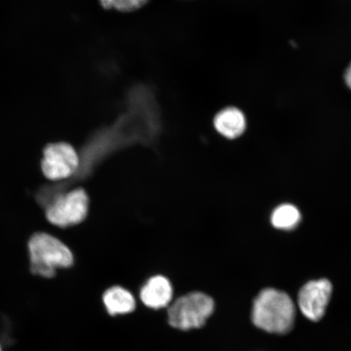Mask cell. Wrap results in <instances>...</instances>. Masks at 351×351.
<instances>
[{"instance_id": "obj_4", "label": "cell", "mask_w": 351, "mask_h": 351, "mask_svg": "<svg viewBox=\"0 0 351 351\" xmlns=\"http://www.w3.org/2000/svg\"><path fill=\"white\" fill-rule=\"evenodd\" d=\"M89 197L82 188L60 196L47 210V218L53 225L69 227L84 221L89 210Z\"/></svg>"}, {"instance_id": "obj_13", "label": "cell", "mask_w": 351, "mask_h": 351, "mask_svg": "<svg viewBox=\"0 0 351 351\" xmlns=\"http://www.w3.org/2000/svg\"><path fill=\"white\" fill-rule=\"evenodd\" d=\"M0 351H2L1 345H0Z\"/></svg>"}, {"instance_id": "obj_5", "label": "cell", "mask_w": 351, "mask_h": 351, "mask_svg": "<svg viewBox=\"0 0 351 351\" xmlns=\"http://www.w3.org/2000/svg\"><path fill=\"white\" fill-rule=\"evenodd\" d=\"M79 158L75 149L66 143L48 145L43 151L42 170L45 177L58 181L70 177L77 170Z\"/></svg>"}, {"instance_id": "obj_10", "label": "cell", "mask_w": 351, "mask_h": 351, "mask_svg": "<svg viewBox=\"0 0 351 351\" xmlns=\"http://www.w3.org/2000/svg\"><path fill=\"white\" fill-rule=\"evenodd\" d=\"M301 221L300 210L292 204H282L276 208L271 216V223L276 229L291 230Z\"/></svg>"}, {"instance_id": "obj_7", "label": "cell", "mask_w": 351, "mask_h": 351, "mask_svg": "<svg viewBox=\"0 0 351 351\" xmlns=\"http://www.w3.org/2000/svg\"><path fill=\"white\" fill-rule=\"evenodd\" d=\"M174 298L172 283L163 275H156L149 278L140 289L138 300L147 308L162 310L167 308Z\"/></svg>"}, {"instance_id": "obj_6", "label": "cell", "mask_w": 351, "mask_h": 351, "mask_svg": "<svg viewBox=\"0 0 351 351\" xmlns=\"http://www.w3.org/2000/svg\"><path fill=\"white\" fill-rule=\"evenodd\" d=\"M332 287L327 279L311 280L298 293V302L302 315L317 322L326 314L332 295Z\"/></svg>"}, {"instance_id": "obj_1", "label": "cell", "mask_w": 351, "mask_h": 351, "mask_svg": "<svg viewBox=\"0 0 351 351\" xmlns=\"http://www.w3.org/2000/svg\"><path fill=\"white\" fill-rule=\"evenodd\" d=\"M295 306L287 293L265 288L254 297L251 313L253 326L269 335H285L295 324Z\"/></svg>"}, {"instance_id": "obj_12", "label": "cell", "mask_w": 351, "mask_h": 351, "mask_svg": "<svg viewBox=\"0 0 351 351\" xmlns=\"http://www.w3.org/2000/svg\"><path fill=\"white\" fill-rule=\"evenodd\" d=\"M344 79L346 86L351 90V63L346 70Z\"/></svg>"}, {"instance_id": "obj_3", "label": "cell", "mask_w": 351, "mask_h": 351, "mask_svg": "<svg viewBox=\"0 0 351 351\" xmlns=\"http://www.w3.org/2000/svg\"><path fill=\"white\" fill-rule=\"evenodd\" d=\"M32 273L43 278H51L56 267H68L73 263L71 251L55 237L38 232L29 241Z\"/></svg>"}, {"instance_id": "obj_2", "label": "cell", "mask_w": 351, "mask_h": 351, "mask_svg": "<svg viewBox=\"0 0 351 351\" xmlns=\"http://www.w3.org/2000/svg\"><path fill=\"white\" fill-rule=\"evenodd\" d=\"M169 323L182 331L203 328L215 311L213 298L207 293L195 291L174 298L167 307Z\"/></svg>"}, {"instance_id": "obj_11", "label": "cell", "mask_w": 351, "mask_h": 351, "mask_svg": "<svg viewBox=\"0 0 351 351\" xmlns=\"http://www.w3.org/2000/svg\"><path fill=\"white\" fill-rule=\"evenodd\" d=\"M150 0H99L101 5L106 10H115L121 12L138 10Z\"/></svg>"}, {"instance_id": "obj_8", "label": "cell", "mask_w": 351, "mask_h": 351, "mask_svg": "<svg viewBox=\"0 0 351 351\" xmlns=\"http://www.w3.org/2000/svg\"><path fill=\"white\" fill-rule=\"evenodd\" d=\"M102 302L110 317L129 315L137 307V298L121 285H113L103 293Z\"/></svg>"}, {"instance_id": "obj_9", "label": "cell", "mask_w": 351, "mask_h": 351, "mask_svg": "<svg viewBox=\"0 0 351 351\" xmlns=\"http://www.w3.org/2000/svg\"><path fill=\"white\" fill-rule=\"evenodd\" d=\"M214 127L222 137L234 140L245 133L247 130V119L243 112L239 108H226L215 117Z\"/></svg>"}]
</instances>
